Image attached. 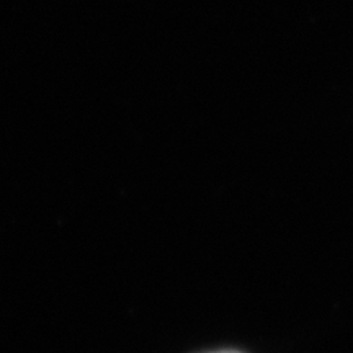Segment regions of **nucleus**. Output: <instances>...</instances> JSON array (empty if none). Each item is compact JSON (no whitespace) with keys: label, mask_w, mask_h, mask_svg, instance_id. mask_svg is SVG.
Wrapping results in <instances>:
<instances>
[{"label":"nucleus","mask_w":353,"mask_h":353,"mask_svg":"<svg viewBox=\"0 0 353 353\" xmlns=\"http://www.w3.org/2000/svg\"><path fill=\"white\" fill-rule=\"evenodd\" d=\"M213 353H241V352H234V350H223V352H213Z\"/></svg>","instance_id":"1"}]
</instances>
